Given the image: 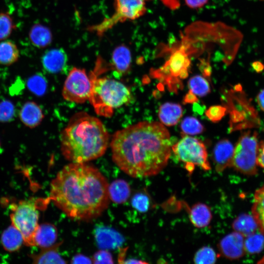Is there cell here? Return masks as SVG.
Segmentation results:
<instances>
[{
	"instance_id": "obj_13",
	"label": "cell",
	"mask_w": 264,
	"mask_h": 264,
	"mask_svg": "<svg viewBox=\"0 0 264 264\" xmlns=\"http://www.w3.org/2000/svg\"><path fill=\"white\" fill-rule=\"evenodd\" d=\"M67 55L62 48H53L45 52L42 59L43 66L49 73L61 71L66 65Z\"/></svg>"
},
{
	"instance_id": "obj_34",
	"label": "cell",
	"mask_w": 264,
	"mask_h": 264,
	"mask_svg": "<svg viewBox=\"0 0 264 264\" xmlns=\"http://www.w3.org/2000/svg\"><path fill=\"white\" fill-rule=\"evenodd\" d=\"M14 104L9 100L0 102V122H8L13 119L15 114Z\"/></svg>"
},
{
	"instance_id": "obj_30",
	"label": "cell",
	"mask_w": 264,
	"mask_h": 264,
	"mask_svg": "<svg viewBox=\"0 0 264 264\" xmlns=\"http://www.w3.org/2000/svg\"><path fill=\"white\" fill-rule=\"evenodd\" d=\"M217 255L214 250L209 246H203L199 249L194 257V262L198 264H214L217 259Z\"/></svg>"
},
{
	"instance_id": "obj_7",
	"label": "cell",
	"mask_w": 264,
	"mask_h": 264,
	"mask_svg": "<svg viewBox=\"0 0 264 264\" xmlns=\"http://www.w3.org/2000/svg\"><path fill=\"white\" fill-rule=\"evenodd\" d=\"M172 149L176 157L185 163V167L189 174L192 173L195 166L205 171L211 169L206 147L197 138L184 135L172 147Z\"/></svg>"
},
{
	"instance_id": "obj_22",
	"label": "cell",
	"mask_w": 264,
	"mask_h": 264,
	"mask_svg": "<svg viewBox=\"0 0 264 264\" xmlns=\"http://www.w3.org/2000/svg\"><path fill=\"white\" fill-rule=\"evenodd\" d=\"M110 199L116 203H123L129 198L131 194L129 184L123 179H118L109 185Z\"/></svg>"
},
{
	"instance_id": "obj_17",
	"label": "cell",
	"mask_w": 264,
	"mask_h": 264,
	"mask_svg": "<svg viewBox=\"0 0 264 264\" xmlns=\"http://www.w3.org/2000/svg\"><path fill=\"white\" fill-rule=\"evenodd\" d=\"M131 60V53L129 48L125 45H120L113 51L112 67L117 73L125 74L130 68Z\"/></svg>"
},
{
	"instance_id": "obj_32",
	"label": "cell",
	"mask_w": 264,
	"mask_h": 264,
	"mask_svg": "<svg viewBox=\"0 0 264 264\" xmlns=\"http://www.w3.org/2000/svg\"><path fill=\"white\" fill-rule=\"evenodd\" d=\"M132 204L133 207L138 211L145 213L150 208V198L146 193L138 192L133 196L132 199Z\"/></svg>"
},
{
	"instance_id": "obj_27",
	"label": "cell",
	"mask_w": 264,
	"mask_h": 264,
	"mask_svg": "<svg viewBox=\"0 0 264 264\" xmlns=\"http://www.w3.org/2000/svg\"><path fill=\"white\" fill-rule=\"evenodd\" d=\"M244 239V245L245 252L255 254L260 252L264 248V235L256 231Z\"/></svg>"
},
{
	"instance_id": "obj_6",
	"label": "cell",
	"mask_w": 264,
	"mask_h": 264,
	"mask_svg": "<svg viewBox=\"0 0 264 264\" xmlns=\"http://www.w3.org/2000/svg\"><path fill=\"white\" fill-rule=\"evenodd\" d=\"M189 55L186 46H181L172 52L161 67L153 71V75L163 80L172 91H176L182 85L179 78L185 79L188 75L191 63Z\"/></svg>"
},
{
	"instance_id": "obj_2",
	"label": "cell",
	"mask_w": 264,
	"mask_h": 264,
	"mask_svg": "<svg viewBox=\"0 0 264 264\" xmlns=\"http://www.w3.org/2000/svg\"><path fill=\"white\" fill-rule=\"evenodd\" d=\"M108 188L106 178L97 168L86 162H71L52 180L49 198L68 217L88 221L107 208Z\"/></svg>"
},
{
	"instance_id": "obj_11",
	"label": "cell",
	"mask_w": 264,
	"mask_h": 264,
	"mask_svg": "<svg viewBox=\"0 0 264 264\" xmlns=\"http://www.w3.org/2000/svg\"><path fill=\"white\" fill-rule=\"evenodd\" d=\"M244 236L235 231L224 237L218 244L220 253L229 260H236L242 257L245 252Z\"/></svg>"
},
{
	"instance_id": "obj_24",
	"label": "cell",
	"mask_w": 264,
	"mask_h": 264,
	"mask_svg": "<svg viewBox=\"0 0 264 264\" xmlns=\"http://www.w3.org/2000/svg\"><path fill=\"white\" fill-rule=\"evenodd\" d=\"M252 213L259 231L264 235V185L255 192Z\"/></svg>"
},
{
	"instance_id": "obj_16",
	"label": "cell",
	"mask_w": 264,
	"mask_h": 264,
	"mask_svg": "<svg viewBox=\"0 0 264 264\" xmlns=\"http://www.w3.org/2000/svg\"><path fill=\"white\" fill-rule=\"evenodd\" d=\"M58 236L56 227L52 224L44 223L39 225L35 236V246L41 249L55 244Z\"/></svg>"
},
{
	"instance_id": "obj_18",
	"label": "cell",
	"mask_w": 264,
	"mask_h": 264,
	"mask_svg": "<svg viewBox=\"0 0 264 264\" xmlns=\"http://www.w3.org/2000/svg\"><path fill=\"white\" fill-rule=\"evenodd\" d=\"M189 218L192 224L197 228H203L209 224L212 218L210 207L198 202L193 205L189 212Z\"/></svg>"
},
{
	"instance_id": "obj_43",
	"label": "cell",
	"mask_w": 264,
	"mask_h": 264,
	"mask_svg": "<svg viewBox=\"0 0 264 264\" xmlns=\"http://www.w3.org/2000/svg\"><path fill=\"white\" fill-rule=\"evenodd\" d=\"M125 264H146L147 262L135 259H130L124 262Z\"/></svg>"
},
{
	"instance_id": "obj_15",
	"label": "cell",
	"mask_w": 264,
	"mask_h": 264,
	"mask_svg": "<svg viewBox=\"0 0 264 264\" xmlns=\"http://www.w3.org/2000/svg\"><path fill=\"white\" fill-rule=\"evenodd\" d=\"M95 239L99 246L102 248L112 249L119 247L123 243V237L115 230L102 227L96 229Z\"/></svg>"
},
{
	"instance_id": "obj_10",
	"label": "cell",
	"mask_w": 264,
	"mask_h": 264,
	"mask_svg": "<svg viewBox=\"0 0 264 264\" xmlns=\"http://www.w3.org/2000/svg\"><path fill=\"white\" fill-rule=\"evenodd\" d=\"M92 88V80L84 69L73 67L64 84L62 96L66 100L82 104L88 100Z\"/></svg>"
},
{
	"instance_id": "obj_35",
	"label": "cell",
	"mask_w": 264,
	"mask_h": 264,
	"mask_svg": "<svg viewBox=\"0 0 264 264\" xmlns=\"http://www.w3.org/2000/svg\"><path fill=\"white\" fill-rule=\"evenodd\" d=\"M226 109L221 106H213L210 107L205 112L206 116L211 121L218 122L224 116Z\"/></svg>"
},
{
	"instance_id": "obj_46",
	"label": "cell",
	"mask_w": 264,
	"mask_h": 264,
	"mask_svg": "<svg viewBox=\"0 0 264 264\" xmlns=\"http://www.w3.org/2000/svg\"></svg>"
},
{
	"instance_id": "obj_12",
	"label": "cell",
	"mask_w": 264,
	"mask_h": 264,
	"mask_svg": "<svg viewBox=\"0 0 264 264\" xmlns=\"http://www.w3.org/2000/svg\"><path fill=\"white\" fill-rule=\"evenodd\" d=\"M234 151L233 145L227 139H222L216 144L213 150V159L217 172H222L231 167Z\"/></svg>"
},
{
	"instance_id": "obj_1",
	"label": "cell",
	"mask_w": 264,
	"mask_h": 264,
	"mask_svg": "<svg viewBox=\"0 0 264 264\" xmlns=\"http://www.w3.org/2000/svg\"><path fill=\"white\" fill-rule=\"evenodd\" d=\"M110 145L114 163L133 177L158 174L171 153L169 131L156 122H140L118 130Z\"/></svg>"
},
{
	"instance_id": "obj_37",
	"label": "cell",
	"mask_w": 264,
	"mask_h": 264,
	"mask_svg": "<svg viewBox=\"0 0 264 264\" xmlns=\"http://www.w3.org/2000/svg\"><path fill=\"white\" fill-rule=\"evenodd\" d=\"M257 165L264 169V140L259 145L257 157Z\"/></svg>"
},
{
	"instance_id": "obj_19",
	"label": "cell",
	"mask_w": 264,
	"mask_h": 264,
	"mask_svg": "<svg viewBox=\"0 0 264 264\" xmlns=\"http://www.w3.org/2000/svg\"><path fill=\"white\" fill-rule=\"evenodd\" d=\"M182 115L181 106L176 103H165L160 107L158 116L161 122L166 126L176 124Z\"/></svg>"
},
{
	"instance_id": "obj_26",
	"label": "cell",
	"mask_w": 264,
	"mask_h": 264,
	"mask_svg": "<svg viewBox=\"0 0 264 264\" xmlns=\"http://www.w3.org/2000/svg\"><path fill=\"white\" fill-rule=\"evenodd\" d=\"M19 57V51L12 42H0V65L9 66L15 63Z\"/></svg>"
},
{
	"instance_id": "obj_4",
	"label": "cell",
	"mask_w": 264,
	"mask_h": 264,
	"mask_svg": "<svg viewBox=\"0 0 264 264\" xmlns=\"http://www.w3.org/2000/svg\"><path fill=\"white\" fill-rule=\"evenodd\" d=\"M92 88L88 101L99 115L110 117L114 110L129 104L132 100L130 89L120 82L108 77L90 75Z\"/></svg>"
},
{
	"instance_id": "obj_5",
	"label": "cell",
	"mask_w": 264,
	"mask_h": 264,
	"mask_svg": "<svg viewBox=\"0 0 264 264\" xmlns=\"http://www.w3.org/2000/svg\"><path fill=\"white\" fill-rule=\"evenodd\" d=\"M49 199L31 198L10 205V218L12 225L22 234L24 243L26 246H35L34 236L39 225L38 210L41 206L44 207Z\"/></svg>"
},
{
	"instance_id": "obj_40",
	"label": "cell",
	"mask_w": 264,
	"mask_h": 264,
	"mask_svg": "<svg viewBox=\"0 0 264 264\" xmlns=\"http://www.w3.org/2000/svg\"><path fill=\"white\" fill-rule=\"evenodd\" d=\"M183 101L184 103H196L198 101V99L196 95L193 94L190 90L185 96Z\"/></svg>"
},
{
	"instance_id": "obj_8",
	"label": "cell",
	"mask_w": 264,
	"mask_h": 264,
	"mask_svg": "<svg viewBox=\"0 0 264 264\" xmlns=\"http://www.w3.org/2000/svg\"><path fill=\"white\" fill-rule=\"evenodd\" d=\"M258 147L256 132L243 133L234 148L231 167L242 174L249 176L256 174Z\"/></svg>"
},
{
	"instance_id": "obj_31",
	"label": "cell",
	"mask_w": 264,
	"mask_h": 264,
	"mask_svg": "<svg viewBox=\"0 0 264 264\" xmlns=\"http://www.w3.org/2000/svg\"><path fill=\"white\" fill-rule=\"evenodd\" d=\"M181 129L184 134L196 135L201 133L204 129L203 125L196 118L186 117L182 121Z\"/></svg>"
},
{
	"instance_id": "obj_14",
	"label": "cell",
	"mask_w": 264,
	"mask_h": 264,
	"mask_svg": "<svg viewBox=\"0 0 264 264\" xmlns=\"http://www.w3.org/2000/svg\"><path fill=\"white\" fill-rule=\"evenodd\" d=\"M22 122L26 127L34 128L38 126L44 118L40 107L35 102L27 101L22 106L19 113Z\"/></svg>"
},
{
	"instance_id": "obj_29",
	"label": "cell",
	"mask_w": 264,
	"mask_h": 264,
	"mask_svg": "<svg viewBox=\"0 0 264 264\" xmlns=\"http://www.w3.org/2000/svg\"><path fill=\"white\" fill-rule=\"evenodd\" d=\"M29 90L37 96L44 94L47 88V82L41 74H36L29 77L27 81Z\"/></svg>"
},
{
	"instance_id": "obj_38",
	"label": "cell",
	"mask_w": 264,
	"mask_h": 264,
	"mask_svg": "<svg viewBox=\"0 0 264 264\" xmlns=\"http://www.w3.org/2000/svg\"><path fill=\"white\" fill-rule=\"evenodd\" d=\"M72 264H91L92 263V259L83 254H77L72 259Z\"/></svg>"
},
{
	"instance_id": "obj_44",
	"label": "cell",
	"mask_w": 264,
	"mask_h": 264,
	"mask_svg": "<svg viewBox=\"0 0 264 264\" xmlns=\"http://www.w3.org/2000/svg\"><path fill=\"white\" fill-rule=\"evenodd\" d=\"M253 65L254 66V69L257 71H260L262 70L263 68L262 63L259 62H256L254 63Z\"/></svg>"
},
{
	"instance_id": "obj_33",
	"label": "cell",
	"mask_w": 264,
	"mask_h": 264,
	"mask_svg": "<svg viewBox=\"0 0 264 264\" xmlns=\"http://www.w3.org/2000/svg\"><path fill=\"white\" fill-rule=\"evenodd\" d=\"M11 16L6 13H0V41L7 38L14 28Z\"/></svg>"
},
{
	"instance_id": "obj_20",
	"label": "cell",
	"mask_w": 264,
	"mask_h": 264,
	"mask_svg": "<svg viewBox=\"0 0 264 264\" xmlns=\"http://www.w3.org/2000/svg\"><path fill=\"white\" fill-rule=\"evenodd\" d=\"M62 242L55 243L48 247L42 248L38 254L32 255L31 258L35 264H66L59 252Z\"/></svg>"
},
{
	"instance_id": "obj_28",
	"label": "cell",
	"mask_w": 264,
	"mask_h": 264,
	"mask_svg": "<svg viewBox=\"0 0 264 264\" xmlns=\"http://www.w3.org/2000/svg\"><path fill=\"white\" fill-rule=\"evenodd\" d=\"M188 87L191 92L200 97L207 95L211 91L208 81L200 75L191 77L188 81Z\"/></svg>"
},
{
	"instance_id": "obj_9",
	"label": "cell",
	"mask_w": 264,
	"mask_h": 264,
	"mask_svg": "<svg viewBox=\"0 0 264 264\" xmlns=\"http://www.w3.org/2000/svg\"><path fill=\"white\" fill-rule=\"evenodd\" d=\"M146 0H114L115 12L110 18H106L97 25L89 28L98 35L103 33L119 22L133 20L144 15L146 11Z\"/></svg>"
},
{
	"instance_id": "obj_23",
	"label": "cell",
	"mask_w": 264,
	"mask_h": 264,
	"mask_svg": "<svg viewBox=\"0 0 264 264\" xmlns=\"http://www.w3.org/2000/svg\"><path fill=\"white\" fill-rule=\"evenodd\" d=\"M29 37L32 44L38 48L48 46L52 39L50 29L41 24H36L32 26L29 31Z\"/></svg>"
},
{
	"instance_id": "obj_41",
	"label": "cell",
	"mask_w": 264,
	"mask_h": 264,
	"mask_svg": "<svg viewBox=\"0 0 264 264\" xmlns=\"http://www.w3.org/2000/svg\"><path fill=\"white\" fill-rule=\"evenodd\" d=\"M257 101L260 109L264 111V89L258 93L257 96Z\"/></svg>"
},
{
	"instance_id": "obj_25",
	"label": "cell",
	"mask_w": 264,
	"mask_h": 264,
	"mask_svg": "<svg viewBox=\"0 0 264 264\" xmlns=\"http://www.w3.org/2000/svg\"><path fill=\"white\" fill-rule=\"evenodd\" d=\"M232 227L235 231L244 237L254 233L258 228L253 216L247 214H242L237 217L233 222Z\"/></svg>"
},
{
	"instance_id": "obj_21",
	"label": "cell",
	"mask_w": 264,
	"mask_h": 264,
	"mask_svg": "<svg viewBox=\"0 0 264 264\" xmlns=\"http://www.w3.org/2000/svg\"><path fill=\"white\" fill-rule=\"evenodd\" d=\"M0 240L4 249L10 252L18 250L24 243L22 234L13 225L4 231Z\"/></svg>"
},
{
	"instance_id": "obj_39",
	"label": "cell",
	"mask_w": 264,
	"mask_h": 264,
	"mask_svg": "<svg viewBox=\"0 0 264 264\" xmlns=\"http://www.w3.org/2000/svg\"><path fill=\"white\" fill-rule=\"evenodd\" d=\"M208 0H185L187 6L192 8H199L204 5Z\"/></svg>"
},
{
	"instance_id": "obj_36",
	"label": "cell",
	"mask_w": 264,
	"mask_h": 264,
	"mask_svg": "<svg viewBox=\"0 0 264 264\" xmlns=\"http://www.w3.org/2000/svg\"><path fill=\"white\" fill-rule=\"evenodd\" d=\"M94 264H113V259L111 254L106 250H100L96 252L92 259Z\"/></svg>"
},
{
	"instance_id": "obj_45",
	"label": "cell",
	"mask_w": 264,
	"mask_h": 264,
	"mask_svg": "<svg viewBox=\"0 0 264 264\" xmlns=\"http://www.w3.org/2000/svg\"><path fill=\"white\" fill-rule=\"evenodd\" d=\"M259 263H264V257L260 260Z\"/></svg>"
},
{
	"instance_id": "obj_3",
	"label": "cell",
	"mask_w": 264,
	"mask_h": 264,
	"mask_svg": "<svg viewBox=\"0 0 264 264\" xmlns=\"http://www.w3.org/2000/svg\"><path fill=\"white\" fill-rule=\"evenodd\" d=\"M109 138V133L99 119L80 111L71 117L61 132V152L71 162L86 163L105 153Z\"/></svg>"
},
{
	"instance_id": "obj_42",
	"label": "cell",
	"mask_w": 264,
	"mask_h": 264,
	"mask_svg": "<svg viewBox=\"0 0 264 264\" xmlns=\"http://www.w3.org/2000/svg\"><path fill=\"white\" fill-rule=\"evenodd\" d=\"M164 3L171 8H176L179 5L177 0H162Z\"/></svg>"
}]
</instances>
